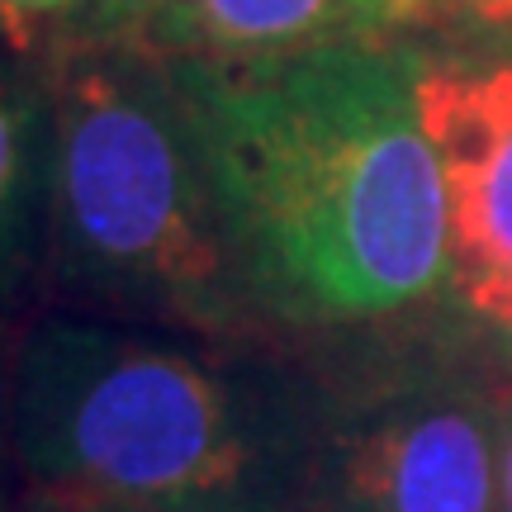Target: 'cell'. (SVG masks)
Wrapping results in <instances>:
<instances>
[{
	"label": "cell",
	"mask_w": 512,
	"mask_h": 512,
	"mask_svg": "<svg viewBox=\"0 0 512 512\" xmlns=\"http://www.w3.org/2000/svg\"><path fill=\"white\" fill-rule=\"evenodd\" d=\"M389 34H479L512 43V0H380Z\"/></svg>",
	"instance_id": "cell-8"
},
{
	"label": "cell",
	"mask_w": 512,
	"mask_h": 512,
	"mask_svg": "<svg viewBox=\"0 0 512 512\" xmlns=\"http://www.w3.org/2000/svg\"><path fill=\"white\" fill-rule=\"evenodd\" d=\"M34 512H43V508H34Z\"/></svg>",
	"instance_id": "cell-13"
},
{
	"label": "cell",
	"mask_w": 512,
	"mask_h": 512,
	"mask_svg": "<svg viewBox=\"0 0 512 512\" xmlns=\"http://www.w3.org/2000/svg\"><path fill=\"white\" fill-rule=\"evenodd\" d=\"M24 318L0 313V489L15 475V370H19V342H24Z\"/></svg>",
	"instance_id": "cell-10"
},
{
	"label": "cell",
	"mask_w": 512,
	"mask_h": 512,
	"mask_svg": "<svg viewBox=\"0 0 512 512\" xmlns=\"http://www.w3.org/2000/svg\"><path fill=\"white\" fill-rule=\"evenodd\" d=\"M53 238V81L43 57L0 38V313L24 318L48 290Z\"/></svg>",
	"instance_id": "cell-7"
},
{
	"label": "cell",
	"mask_w": 512,
	"mask_h": 512,
	"mask_svg": "<svg viewBox=\"0 0 512 512\" xmlns=\"http://www.w3.org/2000/svg\"><path fill=\"white\" fill-rule=\"evenodd\" d=\"M157 62H261L384 43L380 0H152L124 38Z\"/></svg>",
	"instance_id": "cell-6"
},
{
	"label": "cell",
	"mask_w": 512,
	"mask_h": 512,
	"mask_svg": "<svg viewBox=\"0 0 512 512\" xmlns=\"http://www.w3.org/2000/svg\"><path fill=\"white\" fill-rule=\"evenodd\" d=\"M503 418L465 394L370 403L323 451V512H498Z\"/></svg>",
	"instance_id": "cell-5"
},
{
	"label": "cell",
	"mask_w": 512,
	"mask_h": 512,
	"mask_svg": "<svg viewBox=\"0 0 512 512\" xmlns=\"http://www.w3.org/2000/svg\"><path fill=\"white\" fill-rule=\"evenodd\" d=\"M166 72L261 328H356L446 290L451 214L418 119V53L337 43Z\"/></svg>",
	"instance_id": "cell-1"
},
{
	"label": "cell",
	"mask_w": 512,
	"mask_h": 512,
	"mask_svg": "<svg viewBox=\"0 0 512 512\" xmlns=\"http://www.w3.org/2000/svg\"><path fill=\"white\" fill-rule=\"evenodd\" d=\"M271 403L219 351L53 313L15 370V479L43 512H275Z\"/></svg>",
	"instance_id": "cell-2"
},
{
	"label": "cell",
	"mask_w": 512,
	"mask_h": 512,
	"mask_svg": "<svg viewBox=\"0 0 512 512\" xmlns=\"http://www.w3.org/2000/svg\"><path fill=\"white\" fill-rule=\"evenodd\" d=\"M498 512H512V408L503 413V441H498Z\"/></svg>",
	"instance_id": "cell-12"
},
{
	"label": "cell",
	"mask_w": 512,
	"mask_h": 512,
	"mask_svg": "<svg viewBox=\"0 0 512 512\" xmlns=\"http://www.w3.org/2000/svg\"><path fill=\"white\" fill-rule=\"evenodd\" d=\"M418 119L451 214V280L512 328V62L418 57Z\"/></svg>",
	"instance_id": "cell-4"
},
{
	"label": "cell",
	"mask_w": 512,
	"mask_h": 512,
	"mask_svg": "<svg viewBox=\"0 0 512 512\" xmlns=\"http://www.w3.org/2000/svg\"><path fill=\"white\" fill-rule=\"evenodd\" d=\"M43 62L53 81L48 290L209 342L261 328L166 62L128 43H57Z\"/></svg>",
	"instance_id": "cell-3"
},
{
	"label": "cell",
	"mask_w": 512,
	"mask_h": 512,
	"mask_svg": "<svg viewBox=\"0 0 512 512\" xmlns=\"http://www.w3.org/2000/svg\"><path fill=\"white\" fill-rule=\"evenodd\" d=\"M152 0H91L62 43H124Z\"/></svg>",
	"instance_id": "cell-11"
},
{
	"label": "cell",
	"mask_w": 512,
	"mask_h": 512,
	"mask_svg": "<svg viewBox=\"0 0 512 512\" xmlns=\"http://www.w3.org/2000/svg\"><path fill=\"white\" fill-rule=\"evenodd\" d=\"M91 0H0V38L24 57H48L76 29Z\"/></svg>",
	"instance_id": "cell-9"
}]
</instances>
